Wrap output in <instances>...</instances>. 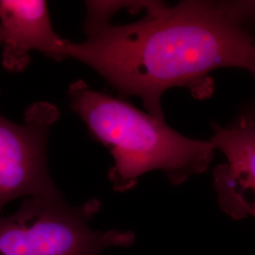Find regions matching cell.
I'll list each match as a JSON object with an SVG mask.
<instances>
[{
    "instance_id": "8",
    "label": "cell",
    "mask_w": 255,
    "mask_h": 255,
    "mask_svg": "<svg viewBox=\"0 0 255 255\" xmlns=\"http://www.w3.org/2000/svg\"><path fill=\"white\" fill-rule=\"evenodd\" d=\"M250 73L254 76L255 81V63L252 71ZM239 118L245 119L247 121L255 123V97L253 101L250 104H248L244 109L242 110L241 114L239 115Z\"/></svg>"
},
{
    "instance_id": "4",
    "label": "cell",
    "mask_w": 255,
    "mask_h": 255,
    "mask_svg": "<svg viewBox=\"0 0 255 255\" xmlns=\"http://www.w3.org/2000/svg\"><path fill=\"white\" fill-rule=\"evenodd\" d=\"M58 119L59 111L48 102L31 104L23 124L0 115V216L7 204L20 198L62 194L46 161L49 129Z\"/></svg>"
},
{
    "instance_id": "6",
    "label": "cell",
    "mask_w": 255,
    "mask_h": 255,
    "mask_svg": "<svg viewBox=\"0 0 255 255\" xmlns=\"http://www.w3.org/2000/svg\"><path fill=\"white\" fill-rule=\"evenodd\" d=\"M66 42L52 27L46 1L0 0L2 63L9 71L26 69L31 51L63 60Z\"/></svg>"
},
{
    "instance_id": "2",
    "label": "cell",
    "mask_w": 255,
    "mask_h": 255,
    "mask_svg": "<svg viewBox=\"0 0 255 255\" xmlns=\"http://www.w3.org/2000/svg\"><path fill=\"white\" fill-rule=\"evenodd\" d=\"M68 97L92 136L113 156L108 176L116 191L132 189L139 178L150 171H162L174 185L182 184L208 170L215 158L210 140L184 136L164 120L95 91L83 81L70 85Z\"/></svg>"
},
{
    "instance_id": "7",
    "label": "cell",
    "mask_w": 255,
    "mask_h": 255,
    "mask_svg": "<svg viewBox=\"0 0 255 255\" xmlns=\"http://www.w3.org/2000/svg\"><path fill=\"white\" fill-rule=\"evenodd\" d=\"M223 2L230 13L244 27L255 26V0Z\"/></svg>"
},
{
    "instance_id": "5",
    "label": "cell",
    "mask_w": 255,
    "mask_h": 255,
    "mask_svg": "<svg viewBox=\"0 0 255 255\" xmlns=\"http://www.w3.org/2000/svg\"><path fill=\"white\" fill-rule=\"evenodd\" d=\"M210 142L225 157L213 171L220 209L234 219H255V123L238 117L214 125Z\"/></svg>"
},
{
    "instance_id": "1",
    "label": "cell",
    "mask_w": 255,
    "mask_h": 255,
    "mask_svg": "<svg viewBox=\"0 0 255 255\" xmlns=\"http://www.w3.org/2000/svg\"><path fill=\"white\" fill-rule=\"evenodd\" d=\"M119 9V1H87L86 39L67 40L64 58L90 66L120 95L138 97L156 119L164 120V92L187 88L205 99L214 89L210 73L255 65V38L223 1H141L142 16L113 24Z\"/></svg>"
},
{
    "instance_id": "3",
    "label": "cell",
    "mask_w": 255,
    "mask_h": 255,
    "mask_svg": "<svg viewBox=\"0 0 255 255\" xmlns=\"http://www.w3.org/2000/svg\"><path fill=\"white\" fill-rule=\"evenodd\" d=\"M100 209L97 199L71 206L62 194L24 199L13 214L0 216V255H100L112 247L131 246L132 232L90 228Z\"/></svg>"
}]
</instances>
